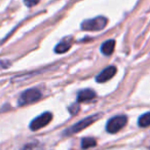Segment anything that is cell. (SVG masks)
<instances>
[{
  "instance_id": "obj_6",
  "label": "cell",
  "mask_w": 150,
  "mask_h": 150,
  "mask_svg": "<svg viewBox=\"0 0 150 150\" xmlns=\"http://www.w3.org/2000/svg\"><path fill=\"white\" fill-rule=\"evenodd\" d=\"M116 73V67L114 66H110L105 68L103 71H101L98 75L96 76V81L101 83V82H106L108 81L109 79L113 77Z\"/></svg>"
},
{
  "instance_id": "obj_14",
  "label": "cell",
  "mask_w": 150,
  "mask_h": 150,
  "mask_svg": "<svg viewBox=\"0 0 150 150\" xmlns=\"http://www.w3.org/2000/svg\"><path fill=\"white\" fill-rule=\"evenodd\" d=\"M38 2H39V0H24V3H25L28 7L34 6V5H36Z\"/></svg>"
},
{
  "instance_id": "obj_8",
  "label": "cell",
  "mask_w": 150,
  "mask_h": 150,
  "mask_svg": "<svg viewBox=\"0 0 150 150\" xmlns=\"http://www.w3.org/2000/svg\"><path fill=\"white\" fill-rule=\"evenodd\" d=\"M96 93L92 90H82L80 92H78L77 94V102L80 103V102H88V101H91L93 99L96 98Z\"/></svg>"
},
{
  "instance_id": "obj_10",
  "label": "cell",
  "mask_w": 150,
  "mask_h": 150,
  "mask_svg": "<svg viewBox=\"0 0 150 150\" xmlns=\"http://www.w3.org/2000/svg\"><path fill=\"white\" fill-rule=\"evenodd\" d=\"M138 123L141 127H147L150 125V112H147L145 114L141 115L139 117Z\"/></svg>"
},
{
  "instance_id": "obj_12",
  "label": "cell",
  "mask_w": 150,
  "mask_h": 150,
  "mask_svg": "<svg viewBox=\"0 0 150 150\" xmlns=\"http://www.w3.org/2000/svg\"><path fill=\"white\" fill-rule=\"evenodd\" d=\"M21 150H41V147L38 144V142H32V143L25 145Z\"/></svg>"
},
{
  "instance_id": "obj_13",
  "label": "cell",
  "mask_w": 150,
  "mask_h": 150,
  "mask_svg": "<svg viewBox=\"0 0 150 150\" xmlns=\"http://www.w3.org/2000/svg\"><path fill=\"white\" fill-rule=\"evenodd\" d=\"M69 111H70V113L72 115H75L78 111H79V105H78L77 103H76V104L71 105V106L69 107Z\"/></svg>"
},
{
  "instance_id": "obj_7",
  "label": "cell",
  "mask_w": 150,
  "mask_h": 150,
  "mask_svg": "<svg viewBox=\"0 0 150 150\" xmlns=\"http://www.w3.org/2000/svg\"><path fill=\"white\" fill-rule=\"evenodd\" d=\"M72 43H73L72 37L65 38L64 40H62V41L54 47V52H56L57 54H64V52H67L70 50L71 46H72Z\"/></svg>"
},
{
  "instance_id": "obj_5",
  "label": "cell",
  "mask_w": 150,
  "mask_h": 150,
  "mask_svg": "<svg viewBox=\"0 0 150 150\" xmlns=\"http://www.w3.org/2000/svg\"><path fill=\"white\" fill-rule=\"evenodd\" d=\"M52 115L50 112H44L41 115L37 116L36 118H34L30 123V129L31 131H38V129H42L45 125H47L48 123L52 121Z\"/></svg>"
},
{
  "instance_id": "obj_1",
  "label": "cell",
  "mask_w": 150,
  "mask_h": 150,
  "mask_svg": "<svg viewBox=\"0 0 150 150\" xmlns=\"http://www.w3.org/2000/svg\"><path fill=\"white\" fill-rule=\"evenodd\" d=\"M100 116H101L100 114L91 115V116L81 119V120L78 121L77 123H75L74 125H72L71 127L67 129L66 131L64 132V135L70 136V135H73V134H75V133H79V132H81L82 129H84L86 127H90V125H92V123H94L96 120H98V119L100 118Z\"/></svg>"
},
{
  "instance_id": "obj_2",
  "label": "cell",
  "mask_w": 150,
  "mask_h": 150,
  "mask_svg": "<svg viewBox=\"0 0 150 150\" xmlns=\"http://www.w3.org/2000/svg\"><path fill=\"white\" fill-rule=\"evenodd\" d=\"M108 20L105 17H97L95 19L86 20V21L82 22L81 24V29L86 30V31H101L103 30L107 25Z\"/></svg>"
},
{
  "instance_id": "obj_11",
  "label": "cell",
  "mask_w": 150,
  "mask_h": 150,
  "mask_svg": "<svg viewBox=\"0 0 150 150\" xmlns=\"http://www.w3.org/2000/svg\"><path fill=\"white\" fill-rule=\"evenodd\" d=\"M97 145V141L94 139V138H83L81 140V147L83 149H88V148H91V147H94V146Z\"/></svg>"
},
{
  "instance_id": "obj_3",
  "label": "cell",
  "mask_w": 150,
  "mask_h": 150,
  "mask_svg": "<svg viewBox=\"0 0 150 150\" xmlns=\"http://www.w3.org/2000/svg\"><path fill=\"white\" fill-rule=\"evenodd\" d=\"M42 97V94L37 88H29L21 94L19 99L20 106H26V105L32 104L39 101Z\"/></svg>"
},
{
  "instance_id": "obj_4",
  "label": "cell",
  "mask_w": 150,
  "mask_h": 150,
  "mask_svg": "<svg viewBox=\"0 0 150 150\" xmlns=\"http://www.w3.org/2000/svg\"><path fill=\"white\" fill-rule=\"evenodd\" d=\"M127 122V117L125 115H118V116H114L108 120L106 125V129L108 133L115 134L118 131H120Z\"/></svg>"
},
{
  "instance_id": "obj_9",
  "label": "cell",
  "mask_w": 150,
  "mask_h": 150,
  "mask_svg": "<svg viewBox=\"0 0 150 150\" xmlns=\"http://www.w3.org/2000/svg\"><path fill=\"white\" fill-rule=\"evenodd\" d=\"M114 47H115V41L113 39H108L101 45V52L105 56H110L114 52Z\"/></svg>"
}]
</instances>
